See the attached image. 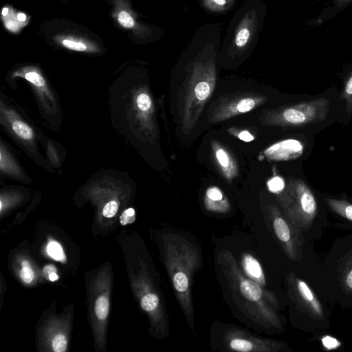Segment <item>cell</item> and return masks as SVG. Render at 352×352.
<instances>
[{
	"label": "cell",
	"instance_id": "obj_1",
	"mask_svg": "<svg viewBox=\"0 0 352 352\" xmlns=\"http://www.w3.org/2000/svg\"><path fill=\"white\" fill-rule=\"evenodd\" d=\"M217 262L229 285L232 299L244 314L266 329H280L281 322L277 314L279 301L274 294L248 277L231 251H221Z\"/></svg>",
	"mask_w": 352,
	"mask_h": 352
},
{
	"label": "cell",
	"instance_id": "obj_2",
	"mask_svg": "<svg viewBox=\"0 0 352 352\" xmlns=\"http://www.w3.org/2000/svg\"><path fill=\"white\" fill-rule=\"evenodd\" d=\"M267 10L262 0H246L234 11L222 38L219 66L237 67L251 55L263 28Z\"/></svg>",
	"mask_w": 352,
	"mask_h": 352
},
{
	"label": "cell",
	"instance_id": "obj_3",
	"mask_svg": "<svg viewBox=\"0 0 352 352\" xmlns=\"http://www.w3.org/2000/svg\"><path fill=\"white\" fill-rule=\"evenodd\" d=\"M165 265L175 295L189 327L194 331V306L192 283L201 265L197 248L186 238L173 233L163 237Z\"/></svg>",
	"mask_w": 352,
	"mask_h": 352
},
{
	"label": "cell",
	"instance_id": "obj_4",
	"mask_svg": "<svg viewBox=\"0 0 352 352\" xmlns=\"http://www.w3.org/2000/svg\"><path fill=\"white\" fill-rule=\"evenodd\" d=\"M285 215L301 230L309 229L317 214L318 205L309 186L300 179H293L278 195Z\"/></svg>",
	"mask_w": 352,
	"mask_h": 352
},
{
	"label": "cell",
	"instance_id": "obj_5",
	"mask_svg": "<svg viewBox=\"0 0 352 352\" xmlns=\"http://www.w3.org/2000/svg\"><path fill=\"white\" fill-rule=\"evenodd\" d=\"M330 102L324 97L280 109L273 113L272 122L283 126H300L324 120Z\"/></svg>",
	"mask_w": 352,
	"mask_h": 352
},
{
	"label": "cell",
	"instance_id": "obj_6",
	"mask_svg": "<svg viewBox=\"0 0 352 352\" xmlns=\"http://www.w3.org/2000/svg\"><path fill=\"white\" fill-rule=\"evenodd\" d=\"M113 1L116 20L122 28L129 30L138 42L143 44L155 42L164 35L162 28L139 21L126 0Z\"/></svg>",
	"mask_w": 352,
	"mask_h": 352
},
{
	"label": "cell",
	"instance_id": "obj_7",
	"mask_svg": "<svg viewBox=\"0 0 352 352\" xmlns=\"http://www.w3.org/2000/svg\"><path fill=\"white\" fill-rule=\"evenodd\" d=\"M273 232L287 256L293 261L302 257L300 229L276 207L269 210Z\"/></svg>",
	"mask_w": 352,
	"mask_h": 352
},
{
	"label": "cell",
	"instance_id": "obj_8",
	"mask_svg": "<svg viewBox=\"0 0 352 352\" xmlns=\"http://www.w3.org/2000/svg\"><path fill=\"white\" fill-rule=\"evenodd\" d=\"M223 342L228 351L240 352H277L285 347L282 342L254 336L236 329L225 332Z\"/></svg>",
	"mask_w": 352,
	"mask_h": 352
},
{
	"label": "cell",
	"instance_id": "obj_9",
	"mask_svg": "<svg viewBox=\"0 0 352 352\" xmlns=\"http://www.w3.org/2000/svg\"><path fill=\"white\" fill-rule=\"evenodd\" d=\"M288 283L296 301L302 309L316 319H322L324 311L322 305L310 287L294 274H289Z\"/></svg>",
	"mask_w": 352,
	"mask_h": 352
},
{
	"label": "cell",
	"instance_id": "obj_10",
	"mask_svg": "<svg viewBox=\"0 0 352 352\" xmlns=\"http://www.w3.org/2000/svg\"><path fill=\"white\" fill-rule=\"evenodd\" d=\"M304 144L298 140L286 139L267 147L263 152L265 157L272 161H288L300 157Z\"/></svg>",
	"mask_w": 352,
	"mask_h": 352
},
{
	"label": "cell",
	"instance_id": "obj_11",
	"mask_svg": "<svg viewBox=\"0 0 352 352\" xmlns=\"http://www.w3.org/2000/svg\"><path fill=\"white\" fill-rule=\"evenodd\" d=\"M53 39L56 43L72 51L96 52L99 50L98 45L78 34L62 33L55 36Z\"/></svg>",
	"mask_w": 352,
	"mask_h": 352
},
{
	"label": "cell",
	"instance_id": "obj_12",
	"mask_svg": "<svg viewBox=\"0 0 352 352\" xmlns=\"http://www.w3.org/2000/svg\"><path fill=\"white\" fill-rule=\"evenodd\" d=\"M241 267L248 277L265 288L266 279L263 268L257 258L252 254L243 252L241 254Z\"/></svg>",
	"mask_w": 352,
	"mask_h": 352
},
{
	"label": "cell",
	"instance_id": "obj_13",
	"mask_svg": "<svg viewBox=\"0 0 352 352\" xmlns=\"http://www.w3.org/2000/svg\"><path fill=\"white\" fill-rule=\"evenodd\" d=\"M206 208L215 212H225L229 208V204L222 191L216 186H211L206 191Z\"/></svg>",
	"mask_w": 352,
	"mask_h": 352
},
{
	"label": "cell",
	"instance_id": "obj_14",
	"mask_svg": "<svg viewBox=\"0 0 352 352\" xmlns=\"http://www.w3.org/2000/svg\"><path fill=\"white\" fill-rule=\"evenodd\" d=\"M239 0H199L201 8L207 13L224 15L230 12Z\"/></svg>",
	"mask_w": 352,
	"mask_h": 352
},
{
	"label": "cell",
	"instance_id": "obj_15",
	"mask_svg": "<svg viewBox=\"0 0 352 352\" xmlns=\"http://www.w3.org/2000/svg\"><path fill=\"white\" fill-rule=\"evenodd\" d=\"M258 100L255 98H243L225 107L223 113L224 118L230 117L239 113H247L253 109Z\"/></svg>",
	"mask_w": 352,
	"mask_h": 352
},
{
	"label": "cell",
	"instance_id": "obj_16",
	"mask_svg": "<svg viewBox=\"0 0 352 352\" xmlns=\"http://www.w3.org/2000/svg\"><path fill=\"white\" fill-rule=\"evenodd\" d=\"M214 155L217 162L224 173L225 176L228 179H232L236 173V166L229 153L218 144L214 146Z\"/></svg>",
	"mask_w": 352,
	"mask_h": 352
},
{
	"label": "cell",
	"instance_id": "obj_17",
	"mask_svg": "<svg viewBox=\"0 0 352 352\" xmlns=\"http://www.w3.org/2000/svg\"><path fill=\"white\" fill-rule=\"evenodd\" d=\"M326 203L336 213L352 221V203L343 199L327 198Z\"/></svg>",
	"mask_w": 352,
	"mask_h": 352
},
{
	"label": "cell",
	"instance_id": "obj_18",
	"mask_svg": "<svg viewBox=\"0 0 352 352\" xmlns=\"http://www.w3.org/2000/svg\"><path fill=\"white\" fill-rule=\"evenodd\" d=\"M109 302L106 295L98 296L95 304V314L97 318L100 321H104L109 314Z\"/></svg>",
	"mask_w": 352,
	"mask_h": 352
},
{
	"label": "cell",
	"instance_id": "obj_19",
	"mask_svg": "<svg viewBox=\"0 0 352 352\" xmlns=\"http://www.w3.org/2000/svg\"><path fill=\"white\" fill-rule=\"evenodd\" d=\"M341 99L344 100L346 104V111L348 113H352V70L349 74L344 83Z\"/></svg>",
	"mask_w": 352,
	"mask_h": 352
},
{
	"label": "cell",
	"instance_id": "obj_20",
	"mask_svg": "<svg viewBox=\"0 0 352 352\" xmlns=\"http://www.w3.org/2000/svg\"><path fill=\"white\" fill-rule=\"evenodd\" d=\"M12 127L14 133L21 138L31 140L33 138L32 129L27 124L21 120H15L13 122Z\"/></svg>",
	"mask_w": 352,
	"mask_h": 352
},
{
	"label": "cell",
	"instance_id": "obj_21",
	"mask_svg": "<svg viewBox=\"0 0 352 352\" xmlns=\"http://www.w3.org/2000/svg\"><path fill=\"white\" fill-rule=\"evenodd\" d=\"M348 258L342 269V281L347 290L352 291V254Z\"/></svg>",
	"mask_w": 352,
	"mask_h": 352
},
{
	"label": "cell",
	"instance_id": "obj_22",
	"mask_svg": "<svg viewBox=\"0 0 352 352\" xmlns=\"http://www.w3.org/2000/svg\"><path fill=\"white\" fill-rule=\"evenodd\" d=\"M48 254L55 260L65 261V256L60 245L54 241H51L47 246Z\"/></svg>",
	"mask_w": 352,
	"mask_h": 352
},
{
	"label": "cell",
	"instance_id": "obj_23",
	"mask_svg": "<svg viewBox=\"0 0 352 352\" xmlns=\"http://www.w3.org/2000/svg\"><path fill=\"white\" fill-rule=\"evenodd\" d=\"M268 190L274 194L279 195L285 188L284 179L279 176H274L267 182Z\"/></svg>",
	"mask_w": 352,
	"mask_h": 352
},
{
	"label": "cell",
	"instance_id": "obj_24",
	"mask_svg": "<svg viewBox=\"0 0 352 352\" xmlns=\"http://www.w3.org/2000/svg\"><path fill=\"white\" fill-rule=\"evenodd\" d=\"M24 78L37 87H43L45 84L43 77L37 72L28 70L25 72Z\"/></svg>",
	"mask_w": 352,
	"mask_h": 352
},
{
	"label": "cell",
	"instance_id": "obj_25",
	"mask_svg": "<svg viewBox=\"0 0 352 352\" xmlns=\"http://www.w3.org/2000/svg\"><path fill=\"white\" fill-rule=\"evenodd\" d=\"M67 341L63 334H56L52 340V347L56 352H64L67 349Z\"/></svg>",
	"mask_w": 352,
	"mask_h": 352
},
{
	"label": "cell",
	"instance_id": "obj_26",
	"mask_svg": "<svg viewBox=\"0 0 352 352\" xmlns=\"http://www.w3.org/2000/svg\"><path fill=\"white\" fill-rule=\"evenodd\" d=\"M20 276L25 283H31L34 278V272L28 261L25 260L23 261L21 263Z\"/></svg>",
	"mask_w": 352,
	"mask_h": 352
},
{
	"label": "cell",
	"instance_id": "obj_27",
	"mask_svg": "<svg viewBox=\"0 0 352 352\" xmlns=\"http://www.w3.org/2000/svg\"><path fill=\"white\" fill-rule=\"evenodd\" d=\"M136 102L138 108L143 111H148L152 104L149 96L145 93L140 94L138 96Z\"/></svg>",
	"mask_w": 352,
	"mask_h": 352
},
{
	"label": "cell",
	"instance_id": "obj_28",
	"mask_svg": "<svg viewBox=\"0 0 352 352\" xmlns=\"http://www.w3.org/2000/svg\"><path fill=\"white\" fill-rule=\"evenodd\" d=\"M135 219V212L133 208H129L124 210L120 217V222L122 226L132 223Z\"/></svg>",
	"mask_w": 352,
	"mask_h": 352
},
{
	"label": "cell",
	"instance_id": "obj_29",
	"mask_svg": "<svg viewBox=\"0 0 352 352\" xmlns=\"http://www.w3.org/2000/svg\"><path fill=\"white\" fill-rule=\"evenodd\" d=\"M118 210V204L116 201H109L103 208L102 214L107 218H111L113 217Z\"/></svg>",
	"mask_w": 352,
	"mask_h": 352
},
{
	"label": "cell",
	"instance_id": "obj_30",
	"mask_svg": "<svg viewBox=\"0 0 352 352\" xmlns=\"http://www.w3.org/2000/svg\"><path fill=\"white\" fill-rule=\"evenodd\" d=\"M322 342L323 345L328 349H336L340 345V343L338 342L337 340L329 336L324 337L322 338Z\"/></svg>",
	"mask_w": 352,
	"mask_h": 352
},
{
	"label": "cell",
	"instance_id": "obj_31",
	"mask_svg": "<svg viewBox=\"0 0 352 352\" xmlns=\"http://www.w3.org/2000/svg\"><path fill=\"white\" fill-rule=\"evenodd\" d=\"M238 138L244 142H252L254 138V136L248 131H242L238 134Z\"/></svg>",
	"mask_w": 352,
	"mask_h": 352
},
{
	"label": "cell",
	"instance_id": "obj_32",
	"mask_svg": "<svg viewBox=\"0 0 352 352\" xmlns=\"http://www.w3.org/2000/svg\"><path fill=\"white\" fill-rule=\"evenodd\" d=\"M351 1H352V0H332L333 6L336 8H342Z\"/></svg>",
	"mask_w": 352,
	"mask_h": 352
},
{
	"label": "cell",
	"instance_id": "obj_33",
	"mask_svg": "<svg viewBox=\"0 0 352 352\" xmlns=\"http://www.w3.org/2000/svg\"><path fill=\"white\" fill-rule=\"evenodd\" d=\"M48 275L50 280L52 281H55L58 278V276L55 272H51Z\"/></svg>",
	"mask_w": 352,
	"mask_h": 352
}]
</instances>
